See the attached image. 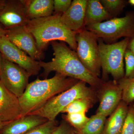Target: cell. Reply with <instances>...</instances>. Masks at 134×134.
Masks as SVG:
<instances>
[{
    "mask_svg": "<svg viewBox=\"0 0 134 134\" xmlns=\"http://www.w3.org/2000/svg\"><path fill=\"white\" fill-rule=\"evenodd\" d=\"M22 0H6L0 14V23L6 30L26 26L30 21Z\"/></svg>",
    "mask_w": 134,
    "mask_h": 134,
    "instance_id": "11",
    "label": "cell"
},
{
    "mask_svg": "<svg viewBox=\"0 0 134 134\" xmlns=\"http://www.w3.org/2000/svg\"><path fill=\"white\" fill-rule=\"evenodd\" d=\"M130 39L125 38L121 41L111 44H105L103 40L98 39L100 65L103 74L104 75L111 74L117 82L125 77L124 56Z\"/></svg>",
    "mask_w": 134,
    "mask_h": 134,
    "instance_id": "5",
    "label": "cell"
},
{
    "mask_svg": "<svg viewBox=\"0 0 134 134\" xmlns=\"http://www.w3.org/2000/svg\"><path fill=\"white\" fill-rule=\"evenodd\" d=\"M19 98L0 81V122H11L21 118Z\"/></svg>",
    "mask_w": 134,
    "mask_h": 134,
    "instance_id": "12",
    "label": "cell"
},
{
    "mask_svg": "<svg viewBox=\"0 0 134 134\" xmlns=\"http://www.w3.org/2000/svg\"><path fill=\"white\" fill-rule=\"evenodd\" d=\"M0 52L3 58L23 68L31 76L38 74L41 69L38 61L27 55L5 36L0 39Z\"/></svg>",
    "mask_w": 134,
    "mask_h": 134,
    "instance_id": "9",
    "label": "cell"
},
{
    "mask_svg": "<svg viewBox=\"0 0 134 134\" xmlns=\"http://www.w3.org/2000/svg\"><path fill=\"white\" fill-rule=\"evenodd\" d=\"M48 121L39 115L29 114L9 122L0 130V134H25Z\"/></svg>",
    "mask_w": 134,
    "mask_h": 134,
    "instance_id": "15",
    "label": "cell"
},
{
    "mask_svg": "<svg viewBox=\"0 0 134 134\" xmlns=\"http://www.w3.org/2000/svg\"><path fill=\"white\" fill-rule=\"evenodd\" d=\"M51 43L54 58L49 62L38 61L43 69L41 75L43 78L47 79L51 72H55L85 82L93 87L102 86V81L86 68L75 51L69 48L64 42L54 41Z\"/></svg>",
    "mask_w": 134,
    "mask_h": 134,
    "instance_id": "1",
    "label": "cell"
},
{
    "mask_svg": "<svg viewBox=\"0 0 134 134\" xmlns=\"http://www.w3.org/2000/svg\"><path fill=\"white\" fill-rule=\"evenodd\" d=\"M104 7L100 1L88 0L85 18L86 26L101 23L112 18Z\"/></svg>",
    "mask_w": 134,
    "mask_h": 134,
    "instance_id": "18",
    "label": "cell"
},
{
    "mask_svg": "<svg viewBox=\"0 0 134 134\" xmlns=\"http://www.w3.org/2000/svg\"><path fill=\"white\" fill-rule=\"evenodd\" d=\"M127 48L134 54V37L130 39Z\"/></svg>",
    "mask_w": 134,
    "mask_h": 134,
    "instance_id": "29",
    "label": "cell"
},
{
    "mask_svg": "<svg viewBox=\"0 0 134 134\" xmlns=\"http://www.w3.org/2000/svg\"><path fill=\"white\" fill-rule=\"evenodd\" d=\"M31 76L23 68L3 58L0 81L18 98L24 93Z\"/></svg>",
    "mask_w": 134,
    "mask_h": 134,
    "instance_id": "8",
    "label": "cell"
},
{
    "mask_svg": "<svg viewBox=\"0 0 134 134\" xmlns=\"http://www.w3.org/2000/svg\"><path fill=\"white\" fill-rule=\"evenodd\" d=\"M122 91V101L129 105L134 101V77H124L117 82Z\"/></svg>",
    "mask_w": 134,
    "mask_h": 134,
    "instance_id": "20",
    "label": "cell"
},
{
    "mask_svg": "<svg viewBox=\"0 0 134 134\" xmlns=\"http://www.w3.org/2000/svg\"><path fill=\"white\" fill-rule=\"evenodd\" d=\"M10 122H0V130L2 129L3 127L9 123Z\"/></svg>",
    "mask_w": 134,
    "mask_h": 134,
    "instance_id": "33",
    "label": "cell"
},
{
    "mask_svg": "<svg viewBox=\"0 0 134 134\" xmlns=\"http://www.w3.org/2000/svg\"><path fill=\"white\" fill-rule=\"evenodd\" d=\"M3 59L2 55L0 52V74H1V71L2 68Z\"/></svg>",
    "mask_w": 134,
    "mask_h": 134,
    "instance_id": "32",
    "label": "cell"
},
{
    "mask_svg": "<svg viewBox=\"0 0 134 134\" xmlns=\"http://www.w3.org/2000/svg\"><path fill=\"white\" fill-rule=\"evenodd\" d=\"M124 59L126 65L124 77L133 78L134 77V54L128 48L125 52Z\"/></svg>",
    "mask_w": 134,
    "mask_h": 134,
    "instance_id": "26",
    "label": "cell"
},
{
    "mask_svg": "<svg viewBox=\"0 0 134 134\" xmlns=\"http://www.w3.org/2000/svg\"><path fill=\"white\" fill-rule=\"evenodd\" d=\"M105 120L106 117L96 114L91 116L85 126L76 134H102Z\"/></svg>",
    "mask_w": 134,
    "mask_h": 134,
    "instance_id": "19",
    "label": "cell"
},
{
    "mask_svg": "<svg viewBox=\"0 0 134 134\" xmlns=\"http://www.w3.org/2000/svg\"><path fill=\"white\" fill-rule=\"evenodd\" d=\"M30 20L50 16L53 14L54 0H22Z\"/></svg>",
    "mask_w": 134,
    "mask_h": 134,
    "instance_id": "16",
    "label": "cell"
},
{
    "mask_svg": "<svg viewBox=\"0 0 134 134\" xmlns=\"http://www.w3.org/2000/svg\"><path fill=\"white\" fill-rule=\"evenodd\" d=\"M100 1L112 17L122 12L128 3V1L125 0H101Z\"/></svg>",
    "mask_w": 134,
    "mask_h": 134,
    "instance_id": "22",
    "label": "cell"
},
{
    "mask_svg": "<svg viewBox=\"0 0 134 134\" xmlns=\"http://www.w3.org/2000/svg\"><path fill=\"white\" fill-rule=\"evenodd\" d=\"M129 106L121 100L114 111L111 114L105 125L102 134H120L124 125Z\"/></svg>",
    "mask_w": 134,
    "mask_h": 134,
    "instance_id": "17",
    "label": "cell"
},
{
    "mask_svg": "<svg viewBox=\"0 0 134 134\" xmlns=\"http://www.w3.org/2000/svg\"><path fill=\"white\" fill-rule=\"evenodd\" d=\"M5 36L17 47L24 51L33 59L40 61L44 59L43 52L39 50L34 37L26 26L7 30Z\"/></svg>",
    "mask_w": 134,
    "mask_h": 134,
    "instance_id": "10",
    "label": "cell"
},
{
    "mask_svg": "<svg viewBox=\"0 0 134 134\" xmlns=\"http://www.w3.org/2000/svg\"><path fill=\"white\" fill-rule=\"evenodd\" d=\"M7 30L0 23V39L6 35Z\"/></svg>",
    "mask_w": 134,
    "mask_h": 134,
    "instance_id": "30",
    "label": "cell"
},
{
    "mask_svg": "<svg viewBox=\"0 0 134 134\" xmlns=\"http://www.w3.org/2000/svg\"><path fill=\"white\" fill-rule=\"evenodd\" d=\"M66 118L67 122L77 130L81 129L90 119L86 116L85 113L67 114Z\"/></svg>",
    "mask_w": 134,
    "mask_h": 134,
    "instance_id": "23",
    "label": "cell"
},
{
    "mask_svg": "<svg viewBox=\"0 0 134 134\" xmlns=\"http://www.w3.org/2000/svg\"><path fill=\"white\" fill-rule=\"evenodd\" d=\"M6 0H0V14L5 7Z\"/></svg>",
    "mask_w": 134,
    "mask_h": 134,
    "instance_id": "31",
    "label": "cell"
},
{
    "mask_svg": "<svg viewBox=\"0 0 134 134\" xmlns=\"http://www.w3.org/2000/svg\"><path fill=\"white\" fill-rule=\"evenodd\" d=\"M120 134H134V104H129L126 117Z\"/></svg>",
    "mask_w": 134,
    "mask_h": 134,
    "instance_id": "24",
    "label": "cell"
},
{
    "mask_svg": "<svg viewBox=\"0 0 134 134\" xmlns=\"http://www.w3.org/2000/svg\"><path fill=\"white\" fill-rule=\"evenodd\" d=\"M100 104L97 114L106 117L111 115L122 100V91L117 82L103 83Z\"/></svg>",
    "mask_w": 134,
    "mask_h": 134,
    "instance_id": "13",
    "label": "cell"
},
{
    "mask_svg": "<svg viewBox=\"0 0 134 134\" xmlns=\"http://www.w3.org/2000/svg\"><path fill=\"white\" fill-rule=\"evenodd\" d=\"M62 14L32 19L26 26L33 35L37 47L43 52L53 41H60L68 44L70 48L76 52L77 32L69 29L63 23Z\"/></svg>",
    "mask_w": 134,
    "mask_h": 134,
    "instance_id": "3",
    "label": "cell"
},
{
    "mask_svg": "<svg viewBox=\"0 0 134 134\" xmlns=\"http://www.w3.org/2000/svg\"><path fill=\"white\" fill-rule=\"evenodd\" d=\"M74 128L67 121H63L51 134H76Z\"/></svg>",
    "mask_w": 134,
    "mask_h": 134,
    "instance_id": "28",
    "label": "cell"
},
{
    "mask_svg": "<svg viewBox=\"0 0 134 134\" xmlns=\"http://www.w3.org/2000/svg\"><path fill=\"white\" fill-rule=\"evenodd\" d=\"M94 93L86 85V83L79 81L67 90L55 96L38 109L29 114L39 115L48 121H54L60 113L72 102L79 99H93Z\"/></svg>",
    "mask_w": 134,
    "mask_h": 134,
    "instance_id": "4",
    "label": "cell"
},
{
    "mask_svg": "<svg viewBox=\"0 0 134 134\" xmlns=\"http://www.w3.org/2000/svg\"><path fill=\"white\" fill-rule=\"evenodd\" d=\"M88 0H74L69 8L63 14V23L70 30L76 32L86 29L85 18Z\"/></svg>",
    "mask_w": 134,
    "mask_h": 134,
    "instance_id": "14",
    "label": "cell"
},
{
    "mask_svg": "<svg viewBox=\"0 0 134 134\" xmlns=\"http://www.w3.org/2000/svg\"><path fill=\"white\" fill-rule=\"evenodd\" d=\"M128 3L130 5L134 6V0H129L128 1Z\"/></svg>",
    "mask_w": 134,
    "mask_h": 134,
    "instance_id": "34",
    "label": "cell"
},
{
    "mask_svg": "<svg viewBox=\"0 0 134 134\" xmlns=\"http://www.w3.org/2000/svg\"><path fill=\"white\" fill-rule=\"evenodd\" d=\"M57 123L54 121H48L25 134H51L56 129Z\"/></svg>",
    "mask_w": 134,
    "mask_h": 134,
    "instance_id": "25",
    "label": "cell"
},
{
    "mask_svg": "<svg viewBox=\"0 0 134 134\" xmlns=\"http://www.w3.org/2000/svg\"><path fill=\"white\" fill-rule=\"evenodd\" d=\"M98 38L93 32L83 29L77 33L76 52L83 65L96 76L100 74V58Z\"/></svg>",
    "mask_w": 134,
    "mask_h": 134,
    "instance_id": "7",
    "label": "cell"
},
{
    "mask_svg": "<svg viewBox=\"0 0 134 134\" xmlns=\"http://www.w3.org/2000/svg\"><path fill=\"white\" fill-rule=\"evenodd\" d=\"M92 100L88 98L76 99L69 104L62 113L67 114L85 113L91 106Z\"/></svg>",
    "mask_w": 134,
    "mask_h": 134,
    "instance_id": "21",
    "label": "cell"
},
{
    "mask_svg": "<svg viewBox=\"0 0 134 134\" xmlns=\"http://www.w3.org/2000/svg\"><path fill=\"white\" fill-rule=\"evenodd\" d=\"M72 1L71 0H54V14L65 13L69 8Z\"/></svg>",
    "mask_w": 134,
    "mask_h": 134,
    "instance_id": "27",
    "label": "cell"
},
{
    "mask_svg": "<svg viewBox=\"0 0 134 134\" xmlns=\"http://www.w3.org/2000/svg\"><path fill=\"white\" fill-rule=\"evenodd\" d=\"M86 29L107 42H113L121 37L131 38L134 37V12H128L123 17L89 25Z\"/></svg>",
    "mask_w": 134,
    "mask_h": 134,
    "instance_id": "6",
    "label": "cell"
},
{
    "mask_svg": "<svg viewBox=\"0 0 134 134\" xmlns=\"http://www.w3.org/2000/svg\"><path fill=\"white\" fill-rule=\"evenodd\" d=\"M79 81L56 72L52 78L43 80L38 78L29 83L19 98L21 117L37 110L57 94L69 89Z\"/></svg>",
    "mask_w": 134,
    "mask_h": 134,
    "instance_id": "2",
    "label": "cell"
}]
</instances>
